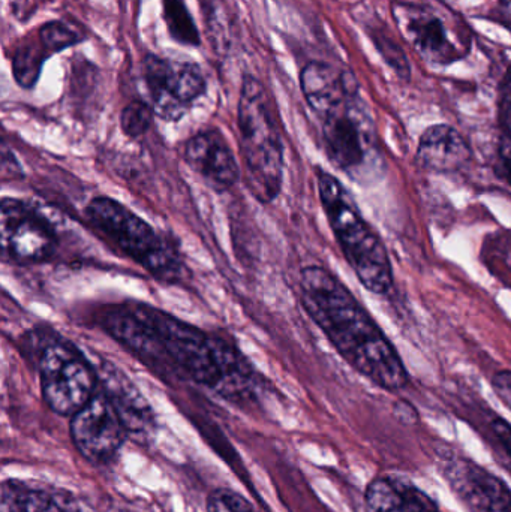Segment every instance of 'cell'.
I'll return each mask as SVG.
<instances>
[{"label": "cell", "instance_id": "cell-28", "mask_svg": "<svg viewBox=\"0 0 511 512\" xmlns=\"http://www.w3.org/2000/svg\"><path fill=\"white\" fill-rule=\"evenodd\" d=\"M498 11H500L501 18H503L506 23L511 24V0H500Z\"/></svg>", "mask_w": 511, "mask_h": 512}, {"label": "cell", "instance_id": "cell-4", "mask_svg": "<svg viewBox=\"0 0 511 512\" xmlns=\"http://www.w3.org/2000/svg\"><path fill=\"white\" fill-rule=\"evenodd\" d=\"M317 180L324 213L348 264L366 289L378 295L387 294L393 286V271L383 240L335 176L318 170Z\"/></svg>", "mask_w": 511, "mask_h": 512}, {"label": "cell", "instance_id": "cell-12", "mask_svg": "<svg viewBox=\"0 0 511 512\" xmlns=\"http://www.w3.org/2000/svg\"><path fill=\"white\" fill-rule=\"evenodd\" d=\"M447 483L470 512H511V490L500 478L467 459L444 466Z\"/></svg>", "mask_w": 511, "mask_h": 512}, {"label": "cell", "instance_id": "cell-5", "mask_svg": "<svg viewBox=\"0 0 511 512\" xmlns=\"http://www.w3.org/2000/svg\"><path fill=\"white\" fill-rule=\"evenodd\" d=\"M86 218L114 248L159 282L177 283L182 279L185 265L176 246L119 201L110 197L93 198L87 204Z\"/></svg>", "mask_w": 511, "mask_h": 512}, {"label": "cell", "instance_id": "cell-10", "mask_svg": "<svg viewBox=\"0 0 511 512\" xmlns=\"http://www.w3.org/2000/svg\"><path fill=\"white\" fill-rule=\"evenodd\" d=\"M0 248L5 261L41 264L54 255L56 233L50 222L24 201L3 198L0 204Z\"/></svg>", "mask_w": 511, "mask_h": 512}, {"label": "cell", "instance_id": "cell-14", "mask_svg": "<svg viewBox=\"0 0 511 512\" xmlns=\"http://www.w3.org/2000/svg\"><path fill=\"white\" fill-rule=\"evenodd\" d=\"M99 387L119 412L128 436L140 442L150 441L156 430L155 414L138 388L111 364L102 366Z\"/></svg>", "mask_w": 511, "mask_h": 512}, {"label": "cell", "instance_id": "cell-2", "mask_svg": "<svg viewBox=\"0 0 511 512\" xmlns=\"http://www.w3.org/2000/svg\"><path fill=\"white\" fill-rule=\"evenodd\" d=\"M299 289L312 321L353 369L384 390L407 387L410 376L398 349L335 274L317 265L303 268Z\"/></svg>", "mask_w": 511, "mask_h": 512}, {"label": "cell", "instance_id": "cell-23", "mask_svg": "<svg viewBox=\"0 0 511 512\" xmlns=\"http://www.w3.org/2000/svg\"><path fill=\"white\" fill-rule=\"evenodd\" d=\"M371 38L372 41L375 42V45H377V50L380 51L381 56L389 63L390 68H392L399 77L410 80V63H408L407 56H405L404 51L399 48V45L396 44L392 38H389V36L383 35L380 30H378V32H372Z\"/></svg>", "mask_w": 511, "mask_h": 512}, {"label": "cell", "instance_id": "cell-16", "mask_svg": "<svg viewBox=\"0 0 511 512\" xmlns=\"http://www.w3.org/2000/svg\"><path fill=\"white\" fill-rule=\"evenodd\" d=\"M473 158L465 138L449 125H434L423 132L417 162L432 173H456Z\"/></svg>", "mask_w": 511, "mask_h": 512}, {"label": "cell", "instance_id": "cell-6", "mask_svg": "<svg viewBox=\"0 0 511 512\" xmlns=\"http://www.w3.org/2000/svg\"><path fill=\"white\" fill-rule=\"evenodd\" d=\"M330 161L357 182H375L384 173L377 129L362 96L356 95L320 117Z\"/></svg>", "mask_w": 511, "mask_h": 512}, {"label": "cell", "instance_id": "cell-22", "mask_svg": "<svg viewBox=\"0 0 511 512\" xmlns=\"http://www.w3.org/2000/svg\"><path fill=\"white\" fill-rule=\"evenodd\" d=\"M155 113L149 104L143 101L131 102L125 110L122 111L120 116V126L122 131L125 132L128 137L138 138L143 137L150 126H152V120Z\"/></svg>", "mask_w": 511, "mask_h": 512}, {"label": "cell", "instance_id": "cell-17", "mask_svg": "<svg viewBox=\"0 0 511 512\" xmlns=\"http://www.w3.org/2000/svg\"><path fill=\"white\" fill-rule=\"evenodd\" d=\"M366 512H441L434 501L408 481L378 477L369 483Z\"/></svg>", "mask_w": 511, "mask_h": 512}, {"label": "cell", "instance_id": "cell-8", "mask_svg": "<svg viewBox=\"0 0 511 512\" xmlns=\"http://www.w3.org/2000/svg\"><path fill=\"white\" fill-rule=\"evenodd\" d=\"M392 14L405 41L426 62L452 65L470 53V33L449 9L429 3L393 2Z\"/></svg>", "mask_w": 511, "mask_h": 512}, {"label": "cell", "instance_id": "cell-21", "mask_svg": "<svg viewBox=\"0 0 511 512\" xmlns=\"http://www.w3.org/2000/svg\"><path fill=\"white\" fill-rule=\"evenodd\" d=\"M80 41H83L81 33L63 21H51L39 29V42L50 54L72 47Z\"/></svg>", "mask_w": 511, "mask_h": 512}, {"label": "cell", "instance_id": "cell-20", "mask_svg": "<svg viewBox=\"0 0 511 512\" xmlns=\"http://www.w3.org/2000/svg\"><path fill=\"white\" fill-rule=\"evenodd\" d=\"M164 18L171 38L188 47L200 44V33L183 0H162Z\"/></svg>", "mask_w": 511, "mask_h": 512}, {"label": "cell", "instance_id": "cell-11", "mask_svg": "<svg viewBox=\"0 0 511 512\" xmlns=\"http://www.w3.org/2000/svg\"><path fill=\"white\" fill-rule=\"evenodd\" d=\"M126 438L128 432L119 412L101 390L72 417V444L92 465L110 463Z\"/></svg>", "mask_w": 511, "mask_h": 512}, {"label": "cell", "instance_id": "cell-19", "mask_svg": "<svg viewBox=\"0 0 511 512\" xmlns=\"http://www.w3.org/2000/svg\"><path fill=\"white\" fill-rule=\"evenodd\" d=\"M51 56L44 45L24 44L17 48L12 57V71L14 78L24 89H32L41 75L42 65Z\"/></svg>", "mask_w": 511, "mask_h": 512}, {"label": "cell", "instance_id": "cell-29", "mask_svg": "<svg viewBox=\"0 0 511 512\" xmlns=\"http://www.w3.org/2000/svg\"><path fill=\"white\" fill-rule=\"evenodd\" d=\"M501 158H503L504 168H506L507 177L511 182V147L504 146L501 150Z\"/></svg>", "mask_w": 511, "mask_h": 512}, {"label": "cell", "instance_id": "cell-15", "mask_svg": "<svg viewBox=\"0 0 511 512\" xmlns=\"http://www.w3.org/2000/svg\"><path fill=\"white\" fill-rule=\"evenodd\" d=\"M300 86L318 119L360 93L359 84L351 72L324 62L308 63L300 74Z\"/></svg>", "mask_w": 511, "mask_h": 512}, {"label": "cell", "instance_id": "cell-9", "mask_svg": "<svg viewBox=\"0 0 511 512\" xmlns=\"http://www.w3.org/2000/svg\"><path fill=\"white\" fill-rule=\"evenodd\" d=\"M143 78L153 113L170 122L182 119L189 107L206 92V78L191 62L147 54L143 60Z\"/></svg>", "mask_w": 511, "mask_h": 512}, {"label": "cell", "instance_id": "cell-27", "mask_svg": "<svg viewBox=\"0 0 511 512\" xmlns=\"http://www.w3.org/2000/svg\"><path fill=\"white\" fill-rule=\"evenodd\" d=\"M492 429H494L497 438L500 439L504 450H506L507 454L511 457V424L507 423L506 420L497 418V420L492 423Z\"/></svg>", "mask_w": 511, "mask_h": 512}, {"label": "cell", "instance_id": "cell-26", "mask_svg": "<svg viewBox=\"0 0 511 512\" xmlns=\"http://www.w3.org/2000/svg\"><path fill=\"white\" fill-rule=\"evenodd\" d=\"M492 388H494L498 399L511 411V370L498 372L492 379Z\"/></svg>", "mask_w": 511, "mask_h": 512}, {"label": "cell", "instance_id": "cell-3", "mask_svg": "<svg viewBox=\"0 0 511 512\" xmlns=\"http://www.w3.org/2000/svg\"><path fill=\"white\" fill-rule=\"evenodd\" d=\"M237 119L246 182L258 201L272 203L284 182V144L269 95L251 75L243 78Z\"/></svg>", "mask_w": 511, "mask_h": 512}, {"label": "cell", "instance_id": "cell-24", "mask_svg": "<svg viewBox=\"0 0 511 512\" xmlns=\"http://www.w3.org/2000/svg\"><path fill=\"white\" fill-rule=\"evenodd\" d=\"M207 512H260L248 499L230 489H216L207 498Z\"/></svg>", "mask_w": 511, "mask_h": 512}, {"label": "cell", "instance_id": "cell-7", "mask_svg": "<svg viewBox=\"0 0 511 512\" xmlns=\"http://www.w3.org/2000/svg\"><path fill=\"white\" fill-rule=\"evenodd\" d=\"M36 367L42 397L54 414L74 417L98 391L95 367L77 346L62 337H48L42 343Z\"/></svg>", "mask_w": 511, "mask_h": 512}, {"label": "cell", "instance_id": "cell-25", "mask_svg": "<svg viewBox=\"0 0 511 512\" xmlns=\"http://www.w3.org/2000/svg\"><path fill=\"white\" fill-rule=\"evenodd\" d=\"M503 101H501V120L506 131L507 143L504 146L511 147V69L504 81Z\"/></svg>", "mask_w": 511, "mask_h": 512}, {"label": "cell", "instance_id": "cell-13", "mask_svg": "<svg viewBox=\"0 0 511 512\" xmlns=\"http://www.w3.org/2000/svg\"><path fill=\"white\" fill-rule=\"evenodd\" d=\"M183 159L213 191L227 192L239 182L240 168L236 155L224 135L216 129H207L189 138Z\"/></svg>", "mask_w": 511, "mask_h": 512}, {"label": "cell", "instance_id": "cell-18", "mask_svg": "<svg viewBox=\"0 0 511 512\" xmlns=\"http://www.w3.org/2000/svg\"><path fill=\"white\" fill-rule=\"evenodd\" d=\"M0 512H86L80 502L65 492L36 489L20 481L2 484Z\"/></svg>", "mask_w": 511, "mask_h": 512}, {"label": "cell", "instance_id": "cell-1", "mask_svg": "<svg viewBox=\"0 0 511 512\" xmlns=\"http://www.w3.org/2000/svg\"><path fill=\"white\" fill-rule=\"evenodd\" d=\"M101 325L158 375L189 379L230 400L252 394L254 369L240 351L158 307L120 304L105 312Z\"/></svg>", "mask_w": 511, "mask_h": 512}]
</instances>
